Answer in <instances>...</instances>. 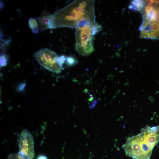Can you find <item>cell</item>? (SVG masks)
<instances>
[{"instance_id": "1", "label": "cell", "mask_w": 159, "mask_h": 159, "mask_svg": "<svg viewBox=\"0 0 159 159\" xmlns=\"http://www.w3.org/2000/svg\"><path fill=\"white\" fill-rule=\"evenodd\" d=\"M95 0H76L50 15L49 28H76L83 21H95Z\"/></svg>"}, {"instance_id": "2", "label": "cell", "mask_w": 159, "mask_h": 159, "mask_svg": "<svg viewBox=\"0 0 159 159\" xmlns=\"http://www.w3.org/2000/svg\"><path fill=\"white\" fill-rule=\"evenodd\" d=\"M76 28L75 47L78 53L82 56L92 53L94 49L93 44V36L102 29L96 21H83Z\"/></svg>"}, {"instance_id": "3", "label": "cell", "mask_w": 159, "mask_h": 159, "mask_svg": "<svg viewBox=\"0 0 159 159\" xmlns=\"http://www.w3.org/2000/svg\"><path fill=\"white\" fill-rule=\"evenodd\" d=\"M34 56L39 64L47 70L56 73H60L62 65L56 62L58 56L56 53L47 48L37 52Z\"/></svg>"}, {"instance_id": "4", "label": "cell", "mask_w": 159, "mask_h": 159, "mask_svg": "<svg viewBox=\"0 0 159 159\" xmlns=\"http://www.w3.org/2000/svg\"><path fill=\"white\" fill-rule=\"evenodd\" d=\"M19 155L24 159H32L34 155V141L31 134L27 130H23L18 138Z\"/></svg>"}, {"instance_id": "5", "label": "cell", "mask_w": 159, "mask_h": 159, "mask_svg": "<svg viewBox=\"0 0 159 159\" xmlns=\"http://www.w3.org/2000/svg\"><path fill=\"white\" fill-rule=\"evenodd\" d=\"M140 134L127 138L126 142L123 146L126 155L135 159H142Z\"/></svg>"}, {"instance_id": "6", "label": "cell", "mask_w": 159, "mask_h": 159, "mask_svg": "<svg viewBox=\"0 0 159 159\" xmlns=\"http://www.w3.org/2000/svg\"><path fill=\"white\" fill-rule=\"evenodd\" d=\"M143 140L153 149L159 141V125L144 128L140 133Z\"/></svg>"}, {"instance_id": "7", "label": "cell", "mask_w": 159, "mask_h": 159, "mask_svg": "<svg viewBox=\"0 0 159 159\" xmlns=\"http://www.w3.org/2000/svg\"><path fill=\"white\" fill-rule=\"evenodd\" d=\"M50 19V15L44 16L37 18L41 30H45L49 28Z\"/></svg>"}, {"instance_id": "8", "label": "cell", "mask_w": 159, "mask_h": 159, "mask_svg": "<svg viewBox=\"0 0 159 159\" xmlns=\"http://www.w3.org/2000/svg\"><path fill=\"white\" fill-rule=\"evenodd\" d=\"M131 5L129 6V9L134 10H140L144 7L145 3L142 0H133L131 2Z\"/></svg>"}, {"instance_id": "9", "label": "cell", "mask_w": 159, "mask_h": 159, "mask_svg": "<svg viewBox=\"0 0 159 159\" xmlns=\"http://www.w3.org/2000/svg\"><path fill=\"white\" fill-rule=\"evenodd\" d=\"M29 28L31 29L32 32L35 34L39 32V26L36 20L32 18H30L29 20Z\"/></svg>"}, {"instance_id": "10", "label": "cell", "mask_w": 159, "mask_h": 159, "mask_svg": "<svg viewBox=\"0 0 159 159\" xmlns=\"http://www.w3.org/2000/svg\"><path fill=\"white\" fill-rule=\"evenodd\" d=\"M67 64L69 66H72L74 65L76 63V60L74 57L69 56L66 59Z\"/></svg>"}, {"instance_id": "11", "label": "cell", "mask_w": 159, "mask_h": 159, "mask_svg": "<svg viewBox=\"0 0 159 159\" xmlns=\"http://www.w3.org/2000/svg\"><path fill=\"white\" fill-rule=\"evenodd\" d=\"M0 65L1 66H4L7 64V59L6 56L4 55H1L0 58Z\"/></svg>"}, {"instance_id": "12", "label": "cell", "mask_w": 159, "mask_h": 159, "mask_svg": "<svg viewBox=\"0 0 159 159\" xmlns=\"http://www.w3.org/2000/svg\"><path fill=\"white\" fill-rule=\"evenodd\" d=\"M65 57L64 55L58 57L56 59V62L59 64L62 65L65 60Z\"/></svg>"}, {"instance_id": "13", "label": "cell", "mask_w": 159, "mask_h": 159, "mask_svg": "<svg viewBox=\"0 0 159 159\" xmlns=\"http://www.w3.org/2000/svg\"><path fill=\"white\" fill-rule=\"evenodd\" d=\"M8 159H24L20 157L18 154H12L10 155L8 157Z\"/></svg>"}, {"instance_id": "14", "label": "cell", "mask_w": 159, "mask_h": 159, "mask_svg": "<svg viewBox=\"0 0 159 159\" xmlns=\"http://www.w3.org/2000/svg\"><path fill=\"white\" fill-rule=\"evenodd\" d=\"M37 159H48V158L45 155H39Z\"/></svg>"}, {"instance_id": "15", "label": "cell", "mask_w": 159, "mask_h": 159, "mask_svg": "<svg viewBox=\"0 0 159 159\" xmlns=\"http://www.w3.org/2000/svg\"><path fill=\"white\" fill-rule=\"evenodd\" d=\"M25 85V84L24 83L21 84L19 86V89L20 90H23L24 89Z\"/></svg>"}]
</instances>
